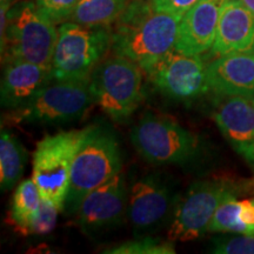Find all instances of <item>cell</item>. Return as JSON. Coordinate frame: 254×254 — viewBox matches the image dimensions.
Listing matches in <instances>:
<instances>
[{"instance_id": "484cf974", "label": "cell", "mask_w": 254, "mask_h": 254, "mask_svg": "<svg viewBox=\"0 0 254 254\" xmlns=\"http://www.w3.org/2000/svg\"><path fill=\"white\" fill-rule=\"evenodd\" d=\"M150 1L155 11L183 18L184 14L199 0H150Z\"/></svg>"}, {"instance_id": "7402d4cb", "label": "cell", "mask_w": 254, "mask_h": 254, "mask_svg": "<svg viewBox=\"0 0 254 254\" xmlns=\"http://www.w3.org/2000/svg\"><path fill=\"white\" fill-rule=\"evenodd\" d=\"M103 253L107 254H174L176 246L173 241L163 240L152 236L136 237L119 245L109 247Z\"/></svg>"}, {"instance_id": "5b68a950", "label": "cell", "mask_w": 254, "mask_h": 254, "mask_svg": "<svg viewBox=\"0 0 254 254\" xmlns=\"http://www.w3.org/2000/svg\"><path fill=\"white\" fill-rule=\"evenodd\" d=\"M1 41V59H23L51 66L58 28L37 8L36 1H17L7 12Z\"/></svg>"}, {"instance_id": "4316f807", "label": "cell", "mask_w": 254, "mask_h": 254, "mask_svg": "<svg viewBox=\"0 0 254 254\" xmlns=\"http://www.w3.org/2000/svg\"><path fill=\"white\" fill-rule=\"evenodd\" d=\"M241 2L254 14V0H241Z\"/></svg>"}, {"instance_id": "cb8c5ba5", "label": "cell", "mask_w": 254, "mask_h": 254, "mask_svg": "<svg viewBox=\"0 0 254 254\" xmlns=\"http://www.w3.org/2000/svg\"><path fill=\"white\" fill-rule=\"evenodd\" d=\"M37 8L53 24L71 20L79 0H34Z\"/></svg>"}, {"instance_id": "ac0fdd59", "label": "cell", "mask_w": 254, "mask_h": 254, "mask_svg": "<svg viewBox=\"0 0 254 254\" xmlns=\"http://www.w3.org/2000/svg\"><path fill=\"white\" fill-rule=\"evenodd\" d=\"M231 196L219 206L207 232L254 234V196L238 200Z\"/></svg>"}, {"instance_id": "83f0119b", "label": "cell", "mask_w": 254, "mask_h": 254, "mask_svg": "<svg viewBox=\"0 0 254 254\" xmlns=\"http://www.w3.org/2000/svg\"><path fill=\"white\" fill-rule=\"evenodd\" d=\"M18 0H0V4H14Z\"/></svg>"}, {"instance_id": "9a60e30c", "label": "cell", "mask_w": 254, "mask_h": 254, "mask_svg": "<svg viewBox=\"0 0 254 254\" xmlns=\"http://www.w3.org/2000/svg\"><path fill=\"white\" fill-rule=\"evenodd\" d=\"M225 0H199L184 14L174 50L184 55H202L212 49Z\"/></svg>"}, {"instance_id": "277c9868", "label": "cell", "mask_w": 254, "mask_h": 254, "mask_svg": "<svg viewBox=\"0 0 254 254\" xmlns=\"http://www.w3.org/2000/svg\"><path fill=\"white\" fill-rule=\"evenodd\" d=\"M138 64L114 55L104 59L90 78L94 101L116 123L131 118L145 98L144 74Z\"/></svg>"}, {"instance_id": "8fae6325", "label": "cell", "mask_w": 254, "mask_h": 254, "mask_svg": "<svg viewBox=\"0 0 254 254\" xmlns=\"http://www.w3.org/2000/svg\"><path fill=\"white\" fill-rule=\"evenodd\" d=\"M206 67L201 55H184L173 49L147 74L155 90L164 97L189 104L209 90Z\"/></svg>"}, {"instance_id": "e0dca14e", "label": "cell", "mask_w": 254, "mask_h": 254, "mask_svg": "<svg viewBox=\"0 0 254 254\" xmlns=\"http://www.w3.org/2000/svg\"><path fill=\"white\" fill-rule=\"evenodd\" d=\"M212 55L254 52V14L241 0H225Z\"/></svg>"}, {"instance_id": "ba28073f", "label": "cell", "mask_w": 254, "mask_h": 254, "mask_svg": "<svg viewBox=\"0 0 254 254\" xmlns=\"http://www.w3.org/2000/svg\"><path fill=\"white\" fill-rule=\"evenodd\" d=\"M82 129L60 131L46 135L37 144L33 153L32 180L41 198L64 211L67 196L73 159L80 142Z\"/></svg>"}, {"instance_id": "44dd1931", "label": "cell", "mask_w": 254, "mask_h": 254, "mask_svg": "<svg viewBox=\"0 0 254 254\" xmlns=\"http://www.w3.org/2000/svg\"><path fill=\"white\" fill-rule=\"evenodd\" d=\"M131 0H79L71 21L86 26H112Z\"/></svg>"}, {"instance_id": "9c48e42d", "label": "cell", "mask_w": 254, "mask_h": 254, "mask_svg": "<svg viewBox=\"0 0 254 254\" xmlns=\"http://www.w3.org/2000/svg\"><path fill=\"white\" fill-rule=\"evenodd\" d=\"M93 103L90 81L53 80L26 105L12 111V119L38 125H64L80 120Z\"/></svg>"}, {"instance_id": "d4e9b609", "label": "cell", "mask_w": 254, "mask_h": 254, "mask_svg": "<svg viewBox=\"0 0 254 254\" xmlns=\"http://www.w3.org/2000/svg\"><path fill=\"white\" fill-rule=\"evenodd\" d=\"M60 209L55 204L49 200L41 199L39 213L33 224L31 225L27 231L28 234H37V236H44L55 230L57 224V218Z\"/></svg>"}, {"instance_id": "ffe728a7", "label": "cell", "mask_w": 254, "mask_h": 254, "mask_svg": "<svg viewBox=\"0 0 254 254\" xmlns=\"http://www.w3.org/2000/svg\"><path fill=\"white\" fill-rule=\"evenodd\" d=\"M41 199L39 190L32 178L18 184L12 195L9 219L15 228L25 236H27L28 228L38 217Z\"/></svg>"}, {"instance_id": "603a6c76", "label": "cell", "mask_w": 254, "mask_h": 254, "mask_svg": "<svg viewBox=\"0 0 254 254\" xmlns=\"http://www.w3.org/2000/svg\"><path fill=\"white\" fill-rule=\"evenodd\" d=\"M212 244L211 251L215 254H254V234L218 237Z\"/></svg>"}, {"instance_id": "d6986e66", "label": "cell", "mask_w": 254, "mask_h": 254, "mask_svg": "<svg viewBox=\"0 0 254 254\" xmlns=\"http://www.w3.org/2000/svg\"><path fill=\"white\" fill-rule=\"evenodd\" d=\"M27 163L24 145L8 129L1 128L0 134V186L9 190L17 186L23 177Z\"/></svg>"}, {"instance_id": "6da1fadb", "label": "cell", "mask_w": 254, "mask_h": 254, "mask_svg": "<svg viewBox=\"0 0 254 254\" xmlns=\"http://www.w3.org/2000/svg\"><path fill=\"white\" fill-rule=\"evenodd\" d=\"M182 18L155 11L150 0H131L112 28L113 55L148 73L174 49Z\"/></svg>"}, {"instance_id": "4fadbf2b", "label": "cell", "mask_w": 254, "mask_h": 254, "mask_svg": "<svg viewBox=\"0 0 254 254\" xmlns=\"http://www.w3.org/2000/svg\"><path fill=\"white\" fill-rule=\"evenodd\" d=\"M213 119L232 147L254 170V97L220 95Z\"/></svg>"}, {"instance_id": "2e32d148", "label": "cell", "mask_w": 254, "mask_h": 254, "mask_svg": "<svg viewBox=\"0 0 254 254\" xmlns=\"http://www.w3.org/2000/svg\"><path fill=\"white\" fill-rule=\"evenodd\" d=\"M209 90L218 95L254 97V52L219 56L207 64Z\"/></svg>"}, {"instance_id": "7a4b0ae2", "label": "cell", "mask_w": 254, "mask_h": 254, "mask_svg": "<svg viewBox=\"0 0 254 254\" xmlns=\"http://www.w3.org/2000/svg\"><path fill=\"white\" fill-rule=\"evenodd\" d=\"M122 150L117 134L110 126L95 123L82 128L63 212L75 214L82 199L122 173Z\"/></svg>"}, {"instance_id": "8992f818", "label": "cell", "mask_w": 254, "mask_h": 254, "mask_svg": "<svg viewBox=\"0 0 254 254\" xmlns=\"http://www.w3.org/2000/svg\"><path fill=\"white\" fill-rule=\"evenodd\" d=\"M131 141L140 157L153 165H186L200 150L194 133L170 117L151 112L133 126Z\"/></svg>"}, {"instance_id": "30bf717a", "label": "cell", "mask_w": 254, "mask_h": 254, "mask_svg": "<svg viewBox=\"0 0 254 254\" xmlns=\"http://www.w3.org/2000/svg\"><path fill=\"white\" fill-rule=\"evenodd\" d=\"M180 196L158 172H147L128 187L127 218L136 237L151 236L172 220Z\"/></svg>"}, {"instance_id": "3957f363", "label": "cell", "mask_w": 254, "mask_h": 254, "mask_svg": "<svg viewBox=\"0 0 254 254\" xmlns=\"http://www.w3.org/2000/svg\"><path fill=\"white\" fill-rule=\"evenodd\" d=\"M112 49V27L66 21L58 27L51 68L56 81H90L92 72Z\"/></svg>"}, {"instance_id": "5bb4252c", "label": "cell", "mask_w": 254, "mask_h": 254, "mask_svg": "<svg viewBox=\"0 0 254 254\" xmlns=\"http://www.w3.org/2000/svg\"><path fill=\"white\" fill-rule=\"evenodd\" d=\"M52 81L51 66L23 59L5 60L0 87L2 109H20Z\"/></svg>"}, {"instance_id": "7c38bea8", "label": "cell", "mask_w": 254, "mask_h": 254, "mask_svg": "<svg viewBox=\"0 0 254 254\" xmlns=\"http://www.w3.org/2000/svg\"><path fill=\"white\" fill-rule=\"evenodd\" d=\"M128 187L119 173L82 199L75 212L77 224L88 237L117 227L127 217Z\"/></svg>"}, {"instance_id": "52a82bcc", "label": "cell", "mask_w": 254, "mask_h": 254, "mask_svg": "<svg viewBox=\"0 0 254 254\" xmlns=\"http://www.w3.org/2000/svg\"><path fill=\"white\" fill-rule=\"evenodd\" d=\"M243 187L244 184L239 185L224 178L192 184L178 201L170 222L168 239L176 243L204 236L219 206L231 196L243 194Z\"/></svg>"}]
</instances>
